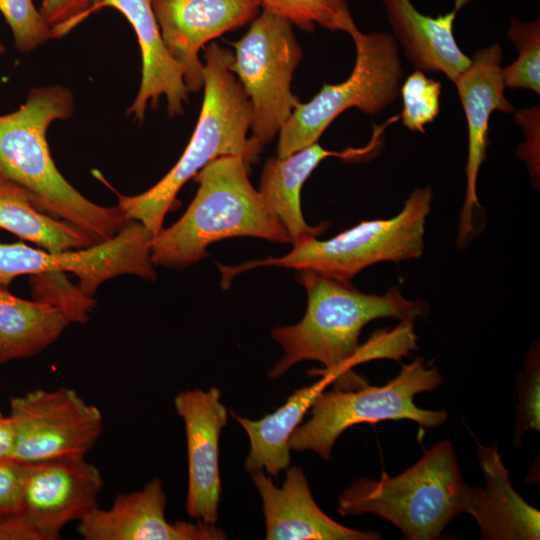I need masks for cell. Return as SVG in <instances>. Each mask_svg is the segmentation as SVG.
Segmentation results:
<instances>
[{"label":"cell","mask_w":540,"mask_h":540,"mask_svg":"<svg viewBox=\"0 0 540 540\" xmlns=\"http://www.w3.org/2000/svg\"><path fill=\"white\" fill-rule=\"evenodd\" d=\"M298 279L307 293L306 312L298 323L272 330V338L284 353L269 372L270 378L280 377L300 361L312 360L323 365L315 375L329 377L335 390L360 389L367 380L352 368L364 326L385 317L415 321L429 311L424 301L406 299L398 286L376 295L357 290L350 281L311 270H300Z\"/></svg>","instance_id":"6da1fadb"},{"label":"cell","mask_w":540,"mask_h":540,"mask_svg":"<svg viewBox=\"0 0 540 540\" xmlns=\"http://www.w3.org/2000/svg\"><path fill=\"white\" fill-rule=\"evenodd\" d=\"M74 112V96L61 85L33 88L13 112L0 115V177L23 187L41 211L78 227L97 243L117 235L130 221L118 206L98 205L57 169L46 134L55 120Z\"/></svg>","instance_id":"7a4b0ae2"},{"label":"cell","mask_w":540,"mask_h":540,"mask_svg":"<svg viewBox=\"0 0 540 540\" xmlns=\"http://www.w3.org/2000/svg\"><path fill=\"white\" fill-rule=\"evenodd\" d=\"M243 157L226 155L195 176L197 193L183 216L152 239L154 266L182 270L208 256L210 244L234 237L292 242L278 216L248 177Z\"/></svg>","instance_id":"3957f363"},{"label":"cell","mask_w":540,"mask_h":540,"mask_svg":"<svg viewBox=\"0 0 540 540\" xmlns=\"http://www.w3.org/2000/svg\"><path fill=\"white\" fill-rule=\"evenodd\" d=\"M234 53L217 43L207 46L203 63L204 96L198 122L178 162L154 186L134 196L119 195L128 220L154 236L183 185L210 161L226 155L245 157L252 110L241 83L230 70ZM246 163V162H245Z\"/></svg>","instance_id":"277c9868"},{"label":"cell","mask_w":540,"mask_h":540,"mask_svg":"<svg viewBox=\"0 0 540 540\" xmlns=\"http://www.w3.org/2000/svg\"><path fill=\"white\" fill-rule=\"evenodd\" d=\"M464 483L452 444L433 445L414 465L390 477L354 481L338 499L343 515L372 513L396 526L409 540L438 539L464 513Z\"/></svg>","instance_id":"5b68a950"},{"label":"cell","mask_w":540,"mask_h":540,"mask_svg":"<svg viewBox=\"0 0 540 540\" xmlns=\"http://www.w3.org/2000/svg\"><path fill=\"white\" fill-rule=\"evenodd\" d=\"M432 200L430 187L416 188L402 210L392 218L362 221L327 240L316 237L295 240L292 249L280 257L248 261L239 266L219 265L221 285L226 288L239 273L264 266L311 270L350 281L370 265L419 258L424 250L426 220Z\"/></svg>","instance_id":"8992f818"},{"label":"cell","mask_w":540,"mask_h":540,"mask_svg":"<svg viewBox=\"0 0 540 540\" xmlns=\"http://www.w3.org/2000/svg\"><path fill=\"white\" fill-rule=\"evenodd\" d=\"M442 381L437 367L423 358L403 364L399 374L384 386L322 392L311 406V417L289 439L290 449L312 450L329 460L337 438L349 427L382 420L409 419L423 427L444 424L445 410H428L414 403L415 395L436 389Z\"/></svg>","instance_id":"52a82bcc"},{"label":"cell","mask_w":540,"mask_h":540,"mask_svg":"<svg viewBox=\"0 0 540 540\" xmlns=\"http://www.w3.org/2000/svg\"><path fill=\"white\" fill-rule=\"evenodd\" d=\"M230 70L237 75L252 110L245 162L257 163L300 103L291 91L294 71L303 52L293 24L261 9L237 42Z\"/></svg>","instance_id":"ba28073f"},{"label":"cell","mask_w":540,"mask_h":540,"mask_svg":"<svg viewBox=\"0 0 540 540\" xmlns=\"http://www.w3.org/2000/svg\"><path fill=\"white\" fill-rule=\"evenodd\" d=\"M356 61L349 77L324 84L307 103H299L279 132L277 156L285 157L318 142L343 111L357 108L374 115L384 111L400 94L403 68L392 34L360 32L352 38Z\"/></svg>","instance_id":"9c48e42d"},{"label":"cell","mask_w":540,"mask_h":540,"mask_svg":"<svg viewBox=\"0 0 540 540\" xmlns=\"http://www.w3.org/2000/svg\"><path fill=\"white\" fill-rule=\"evenodd\" d=\"M13 425L11 458L33 463L85 456L103 432V416L68 387L35 389L10 399Z\"/></svg>","instance_id":"30bf717a"},{"label":"cell","mask_w":540,"mask_h":540,"mask_svg":"<svg viewBox=\"0 0 540 540\" xmlns=\"http://www.w3.org/2000/svg\"><path fill=\"white\" fill-rule=\"evenodd\" d=\"M153 234L140 222L130 220L113 238L91 247L51 253L24 243H0V284L8 286L20 275L48 271L71 272L88 296L105 281L120 275L154 280L151 258Z\"/></svg>","instance_id":"8fae6325"},{"label":"cell","mask_w":540,"mask_h":540,"mask_svg":"<svg viewBox=\"0 0 540 540\" xmlns=\"http://www.w3.org/2000/svg\"><path fill=\"white\" fill-rule=\"evenodd\" d=\"M19 516L41 540H57L63 528L79 522L98 506L101 471L85 456H66L26 463Z\"/></svg>","instance_id":"7c38bea8"},{"label":"cell","mask_w":540,"mask_h":540,"mask_svg":"<svg viewBox=\"0 0 540 540\" xmlns=\"http://www.w3.org/2000/svg\"><path fill=\"white\" fill-rule=\"evenodd\" d=\"M163 41L182 69L189 92L203 87L205 44L252 22L261 11L260 0H151Z\"/></svg>","instance_id":"4fadbf2b"},{"label":"cell","mask_w":540,"mask_h":540,"mask_svg":"<svg viewBox=\"0 0 540 540\" xmlns=\"http://www.w3.org/2000/svg\"><path fill=\"white\" fill-rule=\"evenodd\" d=\"M502 49L499 44L476 51L470 66L453 82L468 125L466 194L460 213L457 243L465 246L474 231L473 211L479 208L476 194L478 173L486 158L489 119L493 111L510 113L513 105L505 96L502 78Z\"/></svg>","instance_id":"5bb4252c"},{"label":"cell","mask_w":540,"mask_h":540,"mask_svg":"<svg viewBox=\"0 0 540 540\" xmlns=\"http://www.w3.org/2000/svg\"><path fill=\"white\" fill-rule=\"evenodd\" d=\"M221 393L212 387L178 393L174 399L177 414L185 424L188 456L186 510L190 517L215 524L221 496L218 467L219 437L227 424L228 412Z\"/></svg>","instance_id":"9a60e30c"},{"label":"cell","mask_w":540,"mask_h":540,"mask_svg":"<svg viewBox=\"0 0 540 540\" xmlns=\"http://www.w3.org/2000/svg\"><path fill=\"white\" fill-rule=\"evenodd\" d=\"M162 481L154 478L141 490L120 494L109 508L96 506L77 526L85 540H220L225 533L197 520L169 522Z\"/></svg>","instance_id":"2e32d148"},{"label":"cell","mask_w":540,"mask_h":540,"mask_svg":"<svg viewBox=\"0 0 540 540\" xmlns=\"http://www.w3.org/2000/svg\"><path fill=\"white\" fill-rule=\"evenodd\" d=\"M107 7L116 9L128 20L141 49L140 87L127 115H133L142 122L148 105L157 107L161 96L167 100V113L170 117L183 114L189 91L181 67L163 41L151 0H99L86 12L84 20Z\"/></svg>","instance_id":"e0dca14e"},{"label":"cell","mask_w":540,"mask_h":540,"mask_svg":"<svg viewBox=\"0 0 540 540\" xmlns=\"http://www.w3.org/2000/svg\"><path fill=\"white\" fill-rule=\"evenodd\" d=\"M260 493L268 540H377L381 534L343 526L314 501L307 478L298 466L286 470L281 487L259 471L251 474Z\"/></svg>","instance_id":"ac0fdd59"},{"label":"cell","mask_w":540,"mask_h":540,"mask_svg":"<svg viewBox=\"0 0 540 540\" xmlns=\"http://www.w3.org/2000/svg\"><path fill=\"white\" fill-rule=\"evenodd\" d=\"M477 456L485 476V486L464 491V513L472 515L483 539L538 540L540 512L514 490L509 472L495 446L478 440Z\"/></svg>","instance_id":"d6986e66"},{"label":"cell","mask_w":540,"mask_h":540,"mask_svg":"<svg viewBox=\"0 0 540 540\" xmlns=\"http://www.w3.org/2000/svg\"><path fill=\"white\" fill-rule=\"evenodd\" d=\"M471 0H455L451 12L438 17L420 13L411 0H383L393 36L417 70L446 75L452 82L471 64L453 35L457 12Z\"/></svg>","instance_id":"ffe728a7"},{"label":"cell","mask_w":540,"mask_h":540,"mask_svg":"<svg viewBox=\"0 0 540 540\" xmlns=\"http://www.w3.org/2000/svg\"><path fill=\"white\" fill-rule=\"evenodd\" d=\"M377 139L363 148H350L342 152L324 149L318 142L285 157H272L263 167L258 191L280 219L292 242L305 237H317L328 227V223L310 226L304 219L300 195L302 186L327 157L356 159L371 152Z\"/></svg>","instance_id":"44dd1931"},{"label":"cell","mask_w":540,"mask_h":540,"mask_svg":"<svg viewBox=\"0 0 540 540\" xmlns=\"http://www.w3.org/2000/svg\"><path fill=\"white\" fill-rule=\"evenodd\" d=\"M331 383L329 377H321L314 384L296 390L282 406L260 420H250L230 412L250 440V451L245 461V470L249 474L265 470L270 476L276 477L288 468L291 435Z\"/></svg>","instance_id":"7402d4cb"},{"label":"cell","mask_w":540,"mask_h":540,"mask_svg":"<svg viewBox=\"0 0 540 540\" xmlns=\"http://www.w3.org/2000/svg\"><path fill=\"white\" fill-rule=\"evenodd\" d=\"M70 324L56 307L14 296L0 284V365L41 353Z\"/></svg>","instance_id":"603a6c76"},{"label":"cell","mask_w":540,"mask_h":540,"mask_svg":"<svg viewBox=\"0 0 540 540\" xmlns=\"http://www.w3.org/2000/svg\"><path fill=\"white\" fill-rule=\"evenodd\" d=\"M0 228L51 253L84 249L98 244L73 224L38 209L23 187L2 177Z\"/></svg>","instance_id":"cb8c5ba5"},{"label":"cell","mask_w":540,"mask_h":540,"mask_svg":"<svg viewBox=\"0 0 540 540\" xmlns=\"http://www.w3.org/2000/svg\"><path fill=\"white\" fill-rule=\"evenodd\" d=\"M261 9L280 16L299 29L313 32L316 25L343 31L354 38L357 28L347 0H260Z\"/></svg>","instance_id":"d4e9b609"},{"label":"cell","mask_w":540,"mask_h":540,"mask_svg":"<svg viewBox=\"0 0 540 540\" xmlns=\"http://www.w3.org/2000/svg\"><path fill=\"white\" fill-rule=\"evenodd\" d=\"M507 36L518 50L517 59L501 69L506 87L540 93V20L522 22L513 17Z\"/></svg>","instance_id":"484cf974"},{"label":"cell","mask_w":540,"mask_h":540,"mask_svg":"<svg viewBox=\"0 0 540 540\" xmlns=\"http://www.w3.org/2000/svg\"><path fill=\"white\" fill-rule=\"evenodd\" d=\"M33 299L59 309L72 323L86 324L96 300L82 292L65 276L64 271H48L30 275Z\"/></svg>","instance_id":"4316f807"},{"label":"cell","mask_w":540,"mask_h":540,"mask_svg":"<svg viewBox=\"0 0 540 540\" xmlns=\"http://www.w3.org/2000/svg\"><path fill=\"white\" fill-rule=\"evenodd\" d=\"M442 85L416 70L400 87L403 100L401 119L411 131L425 133V126L432 123L439 114Z\"/></svg>","instance_id":"83f0119b"},{"label":"cell","mask_w":540,"mask_h":540,"mask_svg":"<svg viewBox=\"0 0 540 540\" xmlns=\"http://www.w3.org/2000/svg\"><path fill=\"white\" fill-rule=\"evenodd\" d=\"M0 13L20 53H30L54 39L52 29L32 0H0Z\"/></svg>","instance_id":"f1b7e54d"},{"label":"cell","mask_w":540,"mask_h":540,"mask_svg":"<svg viewBox=\"0 0 540 540\" xmlns=\"http://www.w3.org/2000/svg\"><path fill=\"white\" fill-rule=\"evenodd\" d=\"M517 403L514 440L518 444L529 430H540V365L539 351L534 345L525 359L524 369L516 382Z\"/></svg>","instance_id":"f546056e"},{"label":"cell","mask_w":540,"mask_h":540,"mask_svg":"<svg viewBox=\"0 0 540 540\" xmlns=\"http://www.w3.org/2000/svg\"><path fill=\"white\" fill-rule=\"evenodd\" d=\"M95 0H43L39 9L54 38L68 34L84 20Z\"/></svg>","instance_id":"4dcf8cb0"},{"label":"cell","mask_w":540,"mask_h":540,"mask_svg":"<svg viewBox=\"0 0 540 540\" xmlns=\"http://www.w3.org/2000/svg\"><path fill=\"white\" fill-rule=\"evenodd\" d=\"M26 468L13 458L0 461V520L19 516Z\"/></svg>","instance_id":"1f68e13d"},{"label":"cell","mask_w":540,"mask_h":540,"mask_svg":"<svg viewBox=\"0 0 540 540\" xmlns=\"http://www.w3.org/2000/svg\"><path fill=\"white\" fill-rule=\"evenodd\" d=\"M0 540L41 539L20 516H15L0 520Z\"/></svg>","instance_id":"d6a6232c"},{"label":"cell","mask_w":540,"mask_h":540,"mask_svg":"<svg viewBox=\"0 0 540 540\" xmlns=\"http://www.w3.org/2000/svg\"><path fill=\"white\" fill-rule=\"evenodd\" d=\"M13 443L14 435L11 418L0 411V461L11 458Z\"/></svg>","instance_id":"836d02e7"},{"label":"cell","mask_w":540,"mask_h":540,"mask_svg":"<svg viewBox=\"0 0 540 540\" xmlns=\"http://www.w3.org/2000/svg\"><path fill=\"white\" fill-rule=\"evenodd\" d=\"M5 52H6V47H5V45L0 41V57H1L2 55H4Z\"/></svg>","instance_id":"e575fe53"},{"label":"cell","mask_w":540,"mask_h":540,"mask_svg":"<svg viewBox=\"0 0 540 540\" xmlns=\"http://www.w3.org/2000/svg\"><path fill=\"white\" fill-rule=\"evenodd\" d=\"M98 1H99V0H95L94 4H95L96 2H98ZM94 4H93V5H94Z\"/></svg>","instance_id":"d590c367"}]
</instances>
